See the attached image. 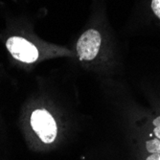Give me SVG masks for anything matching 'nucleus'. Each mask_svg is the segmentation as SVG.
<instances>
[{"label":"nucleus","mask_w":160,"mask_h":160,"mask_svg":"<svg viewBox=\"0 0 160 160\" xmlns=\"http://www.w3.org/2000/svg\"><path fill=\"white\" fill-rule=\"evenodd\" d=\"M101 46V35L97 30L85 31L77 42V53L81 61H91L97 56Z\"/></svg>","instance_id":"obj_3"},{"label":"nucleus","mask_w":160,"mask_h":160,"mask_svg":"<svg viewBox=\"0 0 160 160\" xmlns=\"http://www.w3.org/2000/svg\"><path fill=\"white\" fill-rule=\"evenodd\" d=\"M153 134L155 139L150 140L146 143V148L151 153H160V116L153 120Z\"/></svg>","instance_id":"obj_4"},{"label":"nucleus","mask_w":160,"mask_h":160,"mask_svg":"<svg viewBox=\"0 0 160 160\" xmlns=\"http://www.w3.org/2000/svg\"><path fill=\"white\" fill-rule=\"evenodd\" d=\"M6 46L11 55L19 62L32 63L36 62L38 58V51L36 46L23 38H10L6 42Z\"/></svg>","instance_id":"obj_2"},{"label":"nucleus","mask_w":160,"mask_h":160,"mask_svg":"<svg viewBox=\"0 0 160 160\" xmlns=\"http://www.w3.org/2000/svg\"><path fill=\"white\" fill-rule=\"evenodd\" d=\"M31 126L42 142L52 143L57 136V124L45 109H37L31 115Z\"/></svg>","instance_id":"obj_1"},{"label":"nucleus","mask_w":160,"mask_h":160,"mask_svg":"<svg viewBox=\"0 0 160 160\" xmlns=\"http://www.w3.org/2000/svg\"><path fill=\"white\" fill-rule=\"evenodd\" d=\"M146 160H160V153H152Z\"/></svg>","instance_id":"obj_6"},{"label":"nucleus","mask_w":160,"mask_h":160,"mask_svg":"<svg viewBox=\"0 0 160 160\" xmlns=\"http://www.w3.org/2000/svg\"><path fill=\"white\" fill-rule=\"evenodd\" d=\"M152 9L155 16L160 19V0H152Z\"/></svg>","instance_id":"obj_5"}]
</instances>
